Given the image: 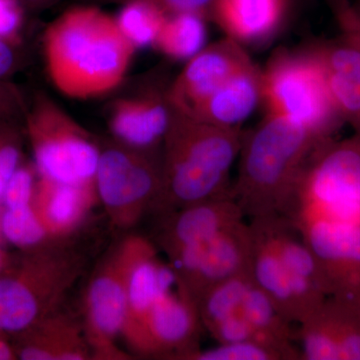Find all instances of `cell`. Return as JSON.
I'll return each mask as SVG.
<instances>
[{"label": "cell", "instance_id": "cell-1", "mask_svg": "<svg viewBox=\"0 0 360 360\" xmlns=\"http://www.w3.org/2000/svg\"><path fill=\"white\" fill-rule=\"evenodd\" d=\"M134 51L115 18L96 7L65 11L44 35L47 75L58 91L70 98H94L117 89Z\"/></svg>", "mask_w": 360, "mask_h": 360}, {"label": "cell", "instance_id": "cell-2", "mask_svg": "<svg viewBox=\"0 0 360 360\" xmlns=\"http://www.w3.org/2000/svg\"><path fill=\"white\" fill-rule=\"evenodd\" d=\"M321 139L302 124L272 115L245 134L232 198L245 217L292 219L300 181Z\"/></svg>", "mask_w": 360, "mask_h": 360}, {"label": "cell", "instance_id": "cell-3", "mask_svg": "<svg viewBox=\"0 0 360 360\" xmlns=\"http://www.w3.org/2000/svg\"><path fill=\"white\" fill-rule=\"evenodd\" d=\"M245 134L215 127L174 110L161 149L162 184L153 212L232 198L231 169Z\"/></svg>", "mask_w": 360, "mask_h": 360}, {"label": "cell", "instance_id": "cell-4", "mask_svg": "<svg viewBox=\"0 0 360 360\" xmlns=\"http://www.w3.org/2000/svg\"><path fill=\"white\" fill-rule=\"evenodd\" d=\"M85 264L66 241L21 251L0 274V333L11 338L58 311Z\"/></svg>", "mask_w": 360, "mask_h": 360}, {"label": "cell", "instance_id": "cell-5", "mask_svg": "<svg viewBox=\"0 0 360 360\" xmlns=\"http://www.w3.org/2000/svg\"><path fill=\"white\" fill-rule=\"evenodd\" d=\"M25 134L39 176L60 184H94L101 146L68 113L44 94L25 112Z\"/></svg>", "mask_w": 360, "mask_h": 360}, {"label": "cell", "instance_id": "cell-6", "mask_svg": "<svg viewBox=\"0 0 360 360\" xmlns=\"http://www.w3.org/2000/svg\"><path fill=\"white\" fill-rule=\"evenodd\" d=\"M94 184L111 227L134 229L153 212L162 184L160 151L129 148L115 141L101 146Z\"/></svg>", "mask_w": 360, "mask_h": 360}, {"label": "cell", "instance_id": "cell-7", "mask_svg": "<svg viewBox=\"0 0 360 360\" xmlns=\"http://www.w3.org/2000/svg\"><path fill=\"white\" fill-rule=\"evenodd\" d=\"M262 98L269 115L302 124L321 137L338 115L314 54L274 58L262 73Z\"/></svg>", "mask_w": 360, "mask_h": 360}, {"label": "cell", "instance_id": "cell-8", "mask_svg": "<svg viewBox=\"0 0 360 360\" xmlns=\"http://www.w3.org/2000/svg\"><path fill=\"white\" fill-rule=\"evenodd\" d=\"M135 234L112 245L92 272L84 298V330L92 359H129L116 345L127 317V279Z\"/></svg>", "mask_w": 360, "mask_h": 360}, {"label": "cell", "instance_id": "cell-9", "mask_svg": "<svg viewBox=\"0 0 360 360\" xmlns=\"http://www.w3.org/2000/svg\"><path fill=\"white\" fill-rule=\"evenodd\" d=\"M316 148L300 181L292 219L360 224V144Z\"/></svg>", "mask_w": 360, "mask_h": 360}, {"label": "cell", "instance_id": "cell-10", "mask_svg": "<svg viewBox=\"0 0 360 360\" xmlns=\"http://www.w3.org/2000/svg\"><path fill=\"white\" fill-rule=\"evenodd\" d=\"M253 239L245 219L232 224L202 245L170 260L177 291L196 303L206 291L226 279L251 271Z\"/></svg>", "mask_w": 360, "mask_h": 360}, {"label": "cell", "instance_id": "cell-11", "mask_svg": "<svg viewBox=\"0 0 360 360\" xmlns=\"http://www.w3.org/2000/svg\"><path fill=\"white\" fill-rule=\"evenodd\" d=\"M174 108L169 89L144 85L111 103L108 127L113 141L144 151H160Z\"/></svg>", "mask_w": 360, "mask_h": 360}, {"label": "cell", "instance_id": "cell-12", "mask_svg": "<svg viewBox=\"0 0 360 360\" xmlns=\"http://www.w3.org/2000/svg\"><path fill=\"white\" fill-rule=\"evenodd\" d=\"M316 259L328 288H347L345 300L354 302V279L360 276V224L328 219L292 220Z\"/></svg>", "mask_w": 360, "mask_h": 360}, {"label": "cell", "instance_id": "cell-13", "mask_svg": "<svg viewBox=\"0 0 360 360\" xmlns=\"http://www.w3.org/2000/svg\"><path fill=\"white\" fill-rule=\"evenodd\" d=\"M201 324L195 304L168 290L149 310L134 352L143 356L176 359L198 348Z\"/></svg>", "mask_w": 360, "mask_h": 360}, {"label": "cell", "instance_id": "cell-14", "mask_svg": "<svg viewBox=\"0 0 360 360\" xmlns=\"http://www.w3.org/2000/svg\"><path fill=\"white\" fill-rule=\"evenodd\" d=\"M252 65L234 39H227L198 52L169 87L175 110L189 115L219 87Z\"/></svg>", "mask_w": 360, "mask_h": 360}, {"label": "cell", "instance_id": "cell-15", "mask_svg": "<svg viewBox=\"0 0 360 360\" xmlns=\"http://www.w3.org/2000/svg\"><path fill=\"white\" fill-rule=\"evenodd\" d=\"M155 240L168 259L193 246L207 243L215 236L245 219L233 198L207 201L158 215Z\"/></svg>", "mask_w": 360, "mask_h": 360}, {"label": "cell", "instance_id": "cell-16", "mask_svg": "<svg viewBox=\"0 0 360 360\" xmlns=\"http://www.w3.org/2000/svg\"><path fill=\"white\" fill-rule=\"evenodd\" d=\"M175 283L172 270L158 257L155 245L136 236L127 279V317L122 338L135 350L142 326L153 303Z\"/></svg>", "mask_w": 360, "mask_h": 360}, {"label": "cell", "instance_id": "cell-17", "mask_svg": "<svg viewBox=\"0 0 360 360\" xmlns=\"http://www.w3.org/2000/svg\"><path fill=\"white\" fill-rule=\"evenodd\" d=\"M274 240L290 277L297 312V324L323 304L322 295L329 290L316 259L292 220L270 217Z\"/></svg>", "mask_w": 360, "mask_h": 360}, {"label": "cell", "instance_id": "cell-18", "mask_svg": "<svg viewBox=\"0 0 360 360\" xmlns=\"http://www.w3.org/2000/svg\"><path fill=\"white\" fill-rule=\"evenodd\" d=\"M11 338L18 359H92L82 323L59 309Z\"/></svg>", "mask_w": 360, "mask_h": 360}, {"label": "cell", "instance_id": "cell-19", "mask_svg": "<svg viewBox=\"0 0 360 360\" xmlns=\"http://www.w3.org/2000/svg\"><path fill=\"white\" fill-rule=\"evenodd\" d=\"M96 198L94 182L73 186L40 176L35 184L32 207L51 238L63 243L79 229Z\"/></svg>", "mask_w": 360, "mask_h": 360}, {"label": "cell", "instance_id": "cell-20", "mask_svg": "<svg viewBox=\"0 0 360 360\" xmlns=\"http://www.w3.org/2000/svg\"><path fill=\"white\" fill-rule=\"evenodd\" d=\"M250 224L253 239V283L269 296L286 321L297 323L290 277L277 250L270 217L251 219Z\"/></svg>", "mask_w": 360, "mask_h": 360}, {"label": "cell", "instance_id": "cell-21", "mask_svg": "<svg viewBox=\"0 0 360 360\" xmlns=\"http://www.w3.org/2000/svg\"><path fill=\"white\" fill-rule=\"evenodd\" d=\"M262 98V73L251 65L236 73L193 111L191 117L215 127H239Z\"/></svg>", "mask_w": 360, "mask_h": 360}, {"label": "cell", "instance_id": "cell-22", "mask_svg": "<svg viewBox=\"0 0 360 360\" xmlns=\"http://www.w3.org/2000/svg\"><path fill=\"white\" fill-rule=\"evenodd\" d=\"M338 115L360 127V49L347 44L314 51Z\"/></svg>", "mask_w": 360, "mask_h": 360}, {"label": "cell", "instance_id": "cell-23", "mask_svg": "<svg viewBox=\"0 0 360 360\" xmlns=\"http://www.w3.org/2000/svg\"><path fill=\"white\" fill-rule=\"evenodd\" d=\"M281 0H215V15L232 39L269 34L281 18Z\"/></svg>", "mask_w": 360, "mask_h": 360}, {"label": "cell", "instance_id": "cell-24", "mask_svg": "<svg viewBox=\"0 0 360 360\" xmlns=\"http://www.w3.org/2000/svg\"><path fill=\"white\" fill-rule=\"evenodd\" d=\"M243 312L260 340L286 348H296V330L264 291L252 283L246 291Z\"/></svg>", "mask_w": 360, "mask_h": 360}, {"label": "cell", "instance_id": "cell-25", "mask_svg": "<svg viewBox=\"0 0 360 360\" xmlns=\"http://www.w3.org/2000/svg\"><path fill=\"white\" fill-rule=\"evenodd\" d=\"M206 30L200 13H179L168 15L155 45L172 58H191L202 51Z\"/></svg>", "mask_w": 360, "mask_h": 360}, {"label": "cell", "instance_id": "cell-26", "mask_svg": "<svg viewBox=\"0 0 360 360\" xmlns=\"http://www.w3.org/2000/svg\"><path fill=\"white\" fill-rule=\"evenodd\" d=\"M298 326L295 338L302 345V359H341L336 340L335 314L331 307L323 303Z\"/></svg>", "mask_w": 360, "mask_h": 360}, {"label": "cell", "instance_id": "cell-27", "mask_svg": "<svg viewBox=\"0 0 360 360\" xmlns=\"http://www.w3.org/2000/svg\"><path fill=\"white\" fill-rule=\"evenodd\" d=\"M253 283L251 271L226 279L213 286L196 303L203 328L207 331L243 307L246 291Z\"/></svg>", "mask_w": 360, "mask_h": 360}, {"label": "cell", "instance_id": "cell-28", "mask_svg": "<svg viewBox=\"0 0 360 360\" xmlns=\"http://www.w3.org/2000/svg\"><path fill=\"white\" fill-rule=\"evenodd\" d=\"M302 354L298 348H286L252 340L238 342L219 343L217 347L200 348L179 355L176 360H300Z\"/></svg>", "mask_w": 360, "mask_h": 360}, {"label": "cell", "instance_id": "cell-29", "mask_svg": "<svg viewBox=\"0 0 360 360\" xmlns=\"http://www.w3.org/2000/svg\"><path fill=\"white\" fill-rule=\"evenodd\" d=\"M167 16L150 0H129L115 20L123 35L137 49L155 44Z\"/></svg>", "mask_w": 360, "mask_h": 360}, {"label": "cell", "instance_id": "cell-30", "mask_svg": "<svg viewBox=\"0 0 360 360\" xmlns=\"http://www.w3.org/2000/svg\"><path fill=\"white\" fill-rule=\"evenodd\" d=\"M1 231L6 240L21 251L58 243L45 231L32 203L21 207L6 208L1 217Z\"/></svg>", "mask_w": 360, "mask_h": 360}, {"label": "cell", "instance_id": "cell-31", "mask_svg": "<svg viewBox=\"0 0 360 360\" xmlns=\"http://www.w3.org/2000/svg\"><path fill=\"white\" fill-rule=\"evenodd\" d=\"M22 163V134L16 120H0V200L8 180Z\"/></svg>", "mask_w": 360, "mask_h": 360}, {"label": "cell", "instance_id": "cell-32", "mask_svg": "<svg viewBox=\"0 0 360 360\" xmlns=\"http://www.w3.org/2000/svg\"><path fill=\"white\" fill-rule=\"evenodd\" d=\"M37 168L32 165H23L16 169L13 176L7 182L2 202L6 208H16L21 206L30 205L34 194Z\"/></svg>", "mask_w": 360, "mask_h": 360}, {"label": "cell", "instance_id": "cell-33", "mask_svg": "<svg viewBox=\"0 0 360 360\" xmlns=\"http://www.w3.org/2000/svg\"><path fill=\"white\" fill-rule=\"evenodd\" d=\"M208 333L219 343L238 342V341L252 340H262L258 338L252 326H250L245 315L243 314V309L219 322L217 326L210 328Z\"/></svg>", "mask_w": 360, "mask_h": 360}, {"label": "cell", "instance_id": "cell-34", "mask_svg": "<svg viewBox=\"0 0 360 360\" xmlns=\"http://www.w3.org/2000/svg\"><path fill=\"white\" fill-rule=\"evenodd\" d=\"M25 11L20 0H0V39L20 47Z\"/></svg>", "mask_w": 360, "mask_h": 360}, {"label": "cell", "instance_id": "cell-35", "mask_svg": "<svg viewBox=\"0 0 360 360\" xmlns=\"http://www.w3.org/2000/svg\"><path fill=\"white\" fill-rule=\"evenodd\" d=\"M335 315L336 340L340 345L341 359L360 360L359 329L355 328L354 322L341 317L340 312L336 309Z\"/></svg>", "mask_w": 360, "mask_h": 360}, {"label": "cell", "instance_id": "cell-36", "mask_svg": "<svg viewBox=\"0 0 360 360\" xmlns=\"http://www.w3.org/2000/svg\"><path fill=\"white\" fill-rule=\"evenodd\" d=\"M26 103L20 90L6 80H0V120H18L25 116Z\"/></svg>", "mask_w": 360, "mask_h": 360}, {"label": "cell", "instance_id": "cell-37", "mask_svg": "<svg viewBox=\"0 0 360 360\" xmlns=\"http://www.w3.org/2000/svg\"><path fill=\"white\" fill-rule=\"evenodd\" d=\"M22 52L20 46L0 39V80L8 82L23 66Z\"/></svg>", "mask_w": 360, "mask_h": 360}, {"label": "cell", "instance_id": "cell-38", "mask_svg": "<svg viewBox=\"0 0 360 360\" xmlns=\"http://www.w3.org/2000/svg\"><path fill=\"white\" fill-rule=\"evenodd\" d=\"M127 2L129 0H122ZM167 14L198 13L205 8L213 0H150Z\"/></svg>", "mask_w": 360, "mask_h": 360}, {"label": "cell", "instance_id": "cell-39", "mask_svg": "<svg viewBox=\"0 0 360 360\" xmlns=\"http://www.w3.org/2000/svg\"><path fill=\"white\" fill-rule=\"evenodd\" d=\"M340 18L345 33L348 39L347 44L360 49V14L349 8L341 7Z\"/></svg>", "mask_w": 360, "mask_h": 360}, {"label": "cell", "instance_id": "cell-40", "mask_svg": "<svg viewBox=\"0 0 360 360\" xmlns=\"http://www.w3.org/2000/svg\"><path fill=\"white\" fill-rule=\"evenodd\" d=\"M15 350L9 336L0 333V360H16Z\"/></svg>", "mask_w": 360, "mask_h": 360}, {"label": "cell", "instance_id": "cell-41", "mask_svg": "<svg viewBox=\"0 0 360 360\" xmlns=\"http://www.w3.org/2000/svg\"><path fill=\"white\" fill-rule=\"evenodd\" d=\"M20 4L25 7V11H39L53 4L56 0H20Z\"/></svg>", "mask_w": 360, "mask_h": 360}, {"label": "cell", "instance_id": "cell-42", "mask_svg": "<svg viewBox=\"0 0 360 360\" xmlns=\"http://www.w3.org/2000/svg\"><path fill=\"white\" fill-rule=\"evenodd\" d=\"M13 258L0 248V274H2L11 265Z\"/></svg>", "mask_w": 360, "mask_h": 360}]
</instances>
